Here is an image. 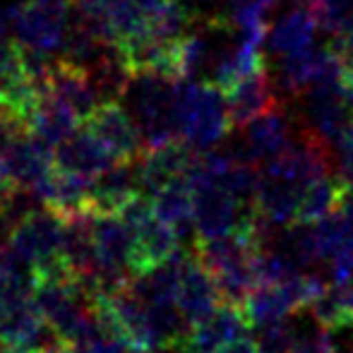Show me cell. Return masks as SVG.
I'll use <instances>...</instances> for the list:
<instances>
[{"instance_id":"cell-21","label":"cell","mask_w":353,"mask_h":353,"mask_svg":"<svg viewBox=\"0 0 353 353\" xmlns=\"http://www.w3.org/2000/svg\"><path fill=\"white\" fill-rule=\"evenodd\" d=\"M349 185L341 181L339 176H320L312 183H307L305 190L301 195L298 202V212H296V221L303 223H315L320 219H325L327 214L336 212L344 202Z\"/></svg>"},{"instance_id":"cell-27","label":"cell","mask_w":353,"mask_h":353,"mask_svg":"<svg viewBox=\"0 0 353 353\" xmlns=\"http://www.w3.org/2000/svg\"><path fill=\"white\" fill-rule=\"evenodd\" d=\"M339 216H341V252H351L353 255V190L351 188L339 207Z\"/></svg>"},{"instance_id":"cell-26","label":"cell","mask_w":353,"mask_h":353,"mask_svg":"<svg viewBox=\"0 0 353 353\" xmlns=\"http://www.w3.org/2000/svg\"><path fill=\"white\" fill-rule=\"evenodd\" d=\"M24 70V48L17 39H0V82Z\"/></svg>"},{"instance_id":"cell-20","label":"cell","mask_w":353,"mask_h":353,"mask_svg":"<svg viewBox=\"0 0 353 353\" xmlns=\"http://www.w3.org/2000/svg\"><path fill=\"white\" fill-rule=\"evenodd\" d=\"M154 216L173 228L178 236L190 233L195 228V205H192V188L188 178L171 183L152 195Z\"/></svg>"},{"instance_id":"cell-14","label":"cell","mask_w":353,"mask_h":353,"mask_svg":"<svg viewBox=\"0 0 353 353\" xmlns=\"http://www.w3.org/2000/svg\"><path fill=\"white\" fill-rule=\"evenodd\" d=\"M118 159L103 147L87 128L74 130L70 137H65L53 149V163L63 171L79 173V176L94 178L108 166H113Z\"/></svg>"},{"instance_id":"cell-34","label":"cell","mask_w":353,"mask_h":353,"mask_svg":"<svg viewBox=\"0 0 353 353\" xmlns=\"http://www.w3.org/2000/svg\"><path fill=\"white\" fill-rule=\"evenodd\" d=\"M188 3H214V0H188Z\"/></svg>"},{"instance_id":"cell-29","label":"cell","mask_w":353,"mask_h":353,"mask_svg":"<svg viewBox=\"0 0 353 353\" xmlns=\"http://www.w3.org/2000/svg\"><path fill=\"white\" fill-rule=\"evenodd\" d=\"M216 353H260V349H257V341L248 339V334H245V336H238V339L228 341V344H223Z\"/></svg>"},{"instance_id":"cell-3","label":"cell","mask_w":353,"mask_h":353,"mask_svg":"<svg viewBox=\"0 0 353 353\" xmlns=\"http://www.w3.org/2000/svg\"><path fill=\"white\" fill-rule=\"evenodd\" d=\"M176 82L178 79H168L154 72H140L132 74L123 92L121 101L130 106V116L140 128L144 152L178 140L176 118H173Z\"/></svg>"},{"instance_id":"cell-18","label":"cell","mask_w":353,"mask_h":353,"mask_svg":"<svg viewBox=\"0 0 353 353\" xmlns=\"http://www.w3.org/2000/svg\"><path fill=\"white\" fill-rule=\"evenodd\" d=\"M77 123H79L77 113L46 92L39 99L37 106H34L27 132L56 149V144H61L65 137H70L77 130Z\"/></svg>"},{"instance_id":"cell-6","label":"cell","mask_w":353,"mask_h":353,"mask_svg":"<svg viewBox=\"0 0 353 353\" xmlns=\"http://www.w3.org/2000/svg\"><path fill=\"white\" fill-rule=\"evenodd\" d=\"M82 128H87L118 161H137L144 154L140 128L121 99L101 101L82 121Z\"/></svg>"},{"instance_id":"cell-12","label":"cell","mask_w":353,"mask_h":353,"mask_svg":"<svg viewBox=\"0 0 353 353\" xmlns=\"http://www.w3.org/2000/svg\"><path fill=\"white\" fill-rule=\"evenodd\" d=\"M29 192H32L43 207L61 214V216H70V214L89 210L92 178L53 166Z\"/></svg>"},{"instance_id":"cell-16","label":"cell","mask_w":353,"mask_h":353,"mask_svg":"<svg viewBox=\"0 0 353 353\" xmlns=\"http://www.w3.org/2000/svg\"><path fill=\"white\" fill-rule=\"evenodd\" d=\"M219 303H221V296H219L212 274L190 252L185 267H183L181 283H178V296H176L178 310L183 312V317L190 325H195V322L205 320Z\"/></svg>"},{"instance_id":"cell-13","label":"cell","mask_w":353,"mask_h":353,"mask_svg":"<svg viewBox=\"0 0 353 353\" xmlns=\"http://www.w3.org/2000/svg\"><path fill=\"white\" fill-rule=\"evenodd\" d=\"M228 99V123L231 130H243L250 121L262 116L265 111L274 108L279 103V92L272 82L270 65L265 70L250 74L243 82H238L231 92L226 94Z\"/></svg>"},{"instance_id":"cell-24","label":"cell","mask_w":353,"mask_h":353,"mask_svg":"<svg viewBox=\"0 0 353 353\" xmlns=\"http://www.w3.org/2000/svg\"><path fill=\"white\" fill-rule=\"evenodd\" d=\"M293 336H296V327L288 320L272 322V325L260 327L257 349L260 353H286L288 346L293 344Z\"/></svg>"},{"instance_id":"cell-31","label":"cell","mask_w":353,"mask_h":353,"mask_svg":"<svg viewBox=\"0 0 353 353\" xmlns=\"http://www.w3.org/2000/svg\"><path fill=\"white\" fill-rule=\"evenodd\" d=\"M48 353H97L94 349H89V346H82V344H72V341H58L56 346H53Z\"/></svg>"},{"instance_id":"cell-2","label":"cell","mask_w":353,"mask_h":353,"mask_svg":"<svg viewBox=\"0 0 353 353\" xmlns=\"http://www.w3.org/2000/svg\"><path fill=\"white\" fill-rule=\"evenodd\" d=\"M221 97L223 94L207 79L205 82L178 79L176 97H173L178 140L188 142L200 152L226 140V135L231 132V123H228V111Z\"/></svg>"},{"instance_id":"cell-32","label":"cell","mask_w":353,"mask_h":353,"mask_svg":"<svg viewBox=\"0 0 353 353\" xmlns=\"http://www.w3.org/2000/svg\"><path fill=\"white\" fill-rule=\"evenodd\" d=\"M14 197H17V192H0V219H3L5 212L10 210V205L14 202Z\"/></svg>"},{"instance_id":"cell-25","label":"cell","mask_w":353,"mask_h":353,"mask_svg":"<svg viewBox=\"0 0 353 353\" xmlns=\"http://www.w3.org/2000/svg\"><path fill=\"white\" fill-rule=\"evenodd\" d=\"M286 353H339L336 344L332 339V332L325 327H317V330H307L293 336V344L288 346Z\"/></svg>"},{"instance_id":"cell-7","label":"cell","mask_w":353,"mask_h":353,"mask_svg":"<svg viewBox=\"0 0 353 353\" xmlns=\"http://www.w3.org/2000/svg\"><path fill=\"white\" fill-rule=\"evenodd\" d=\"M301 101L303 123H305L303 128L327 144L339 140L344 128L351 123V111L344 101V92H341V79L312 84L305 94H301Z\"/></svg>"},{"instance_id":"cell-28","label":"cell","mask_w":353,"mask_h":353,"mask_svg":"<svg viewBox=\"0 0 353 353\" xmlns=\"http://www.w3.org/2000/svg\"><path fill=\"white\" fill-rule=\"evenodd\" d=\"M341 92H344V101L351 111L353 118V53H346L344 68H341Z\"/></svg>"},{"instance_id":"cell-35","label":"cell","mask_w":353,"mask_h":353,"mask_svg":"<svg viewBox=\"0 0 353 353\" xmlns=\"http://www.w3.org/2000/svg\"><path fill=\"white\" fill-rule=\"evenodd\" d=\"M0 353H14V351H10V349H5V346H0Z\"/></svg>"},{"instance_id":"cell-8","label":"cell","mask_w":353,"mask_h":353,"mask_svg":"<svg viewBox=\"0 0 353 353\" xmlns=\"http://www.w3.org/2000/svg\"><path fill=\"white\" fill-rule=\"evenodd\" d=\"M245 312L241 305L233 303H219L216 307L205 317V320L190 325L185 336L178 344L181 353H216L223 344L245 336L250 332Z\"/></svg>"},{"instance_id":"cell-23","label":"cell","mask_w":353,"mask_h":353,"mask_svg":"<svg viewBox=\"0 0 353 353\" xmlns=\"http://www.w3.org/2000/svg\"><path fill=\"white\" fill-rule=\"evenodd\" d=\"M267 5L260 0H231L228 8L219 14L223 32H236L238 41L265 43L270 24H267Z\"/></svg>"},{"instance_id":"cell-5","label":"cell","mask_w":353,"mask_h":353,"mask_svg":"<svg viewBox=\"0 0 353 353\" xmlns=\"http://www.w3.org/2000/svg\"><path fill=\"white\" fill-rule=\"evenodd\" d=\"M72 0H24L14 5V39L24 48L51 56L61 51L68 22H70Z\"/></svg>"},{"instance_id":"cell-4","label":"cell","mask_w":353,"mask_h":353,"mask_svg":"<svg viewBox=\"0 0 353 353\" xmlns=\"http://www.w3.org/2000/svg\"><path fill=\"white\" fill-rule=\"evenodd\" d=\"M185 178L192 188L197 238H219L233 233L255 214V205H243L216 178L197 171H188Z\"/></svg>"},{"instance_id":"cell-33","label":"cell","mask_w":353,"mask_h":353,"mask_svg":"<svg viewBox=\"0 0 353 353\" xmlns=\"http://www.w3.org/2000/svg\"><path fill=\"white\" fill-rule=\"evenodd\" d=\"M260 3H265V5H267V8H272V5L281 3V0H260Z\"/></svg>"},{"instance_id":"cell-15","label":"cell","mask_w":353,"mask_h":353,"mask_svg":"<svg viewBox=\"0 0 353 353\" xmlns=\"http://www.w3.org/2000/svg\"><path fill=\"white\" fill-rule=\"evenodd\" d=\"M8 161V171L19 190H32L56 163H53V147L39 137L22 132L12 140L8 152L3 154Z\"/></svg>"},{"instance_id":"cell-17","label":"cell","mask_w":353,"mask_h":353,"mask_svg":"<svg viewBox=\"0 0 353 353\" xmlns=\"http://www.w3.org/2000/svg\"><path fill=\"white\" fill-rule=\"evenodd\" d=\"M140 183H137L135 161H116L92 178V197H89V210L92 212H111L121 214L123 207L140 195Z\"/></svg>"},{"instance_id":"cell-30","label":"cell","mask_w":353,"mask_h":353,"mask_svg":"<svg viewBox=\"0 0 353 353\" xmlns=\"http://www.w3.org/2000/svg\"><path fill=\"white\" fill-rule=\"evenodd\" d=\"M0 192H19V188L14 185L12 178H10L8 161H5L3 154H0Z\"/></svg>"},{"instance_id":"cell-11","label":"cell","mask_w":353,"mask_h":353,"mask_svg":"<svg viewBox=\"0 0 353 353\" xmlns=\"http://www.w3.org/2000/svg\"><path fill=\"white\" fill-rule=\"evenodd\" d=\"M46 92L65 106H70L77 113L79 123L101 103V97H99L89 72L65 58L51 61L46 74Z\"/></svg>"},{"instance_id":"cell-1","label":"cell","mask_w":353,"mask_h":353,"mask_svg":"<svg viewBox=\"0 0 353 353\" xmlns=\"http://www.w3.org/2000/svg\"><path fill=\"white\" fill-rule=\"evenodd\" d=\"M0 267L24 274L29 279L65 274L63 257V216L48 207L29 210L10 228L0 245Z\"/></svg>"},{"instance_id":"cell-19","label":"cell","mask_w":353,"mask_h":353,"mask_svg":"<svg viewBox=\"0 0 353 353\" xmlns=\"http://www.w3.org/2000/svg\"><path fill=\"white\" fill-rule=\"evenodd\" d=\"M317 24L312 19L310 10L301 3H293L286 14H281L270 29V48L276 56H288L298 53L303 48L312 46Z\"/></svg>"},{"instance_id":"cell-10","label":"cell","mask_w":353,"mask_h":353,"mask_svg":"<svg viewBox=\"0 0 353 353\" xmlns=\"http://www.w3.org/2000/svg\"><path fill=\"white\" fill-rule=\"evenodd\" d=\"M195 154L197 149H192L190 144L183 140H173L161 144V147L147 149L135 161L140 190L152 197L161 188L185 178L192 161H195Z\"/></svg>"},{"instance_id":"cell-22","label":"cell","mask_w":353,"mask_h":353,"mask_svg":"<svg viewBox=\"0 0 353 353\" xmlns=\"http://www.w3.org/2000/svg\"><path fill=\"white\" fill-rule=\"evenodd\" d=\"M243 312H245L250 327H265L272 322L286 320L288 315H293V303L288 298L286 288L281 283H257L243 301Z\"/></svg>"},{"instance_id":"cell-9","label":"cell","mask_w":353,"mask_h":353,"mask_svg":"<svg viewBox=\"0 0 353 353\" xmlns=\"http://www.w3.org/2000/svg\"><path fill=\"white\" fill-rule=\"evenodd\" d=\"M291 118L286 113V106L279 101L274 108L265 111L243 128V140L238 147H233V152L241 159L262 166L276 154H281L291 144Z\"/></svg>"}]
</instances>
